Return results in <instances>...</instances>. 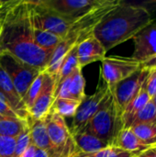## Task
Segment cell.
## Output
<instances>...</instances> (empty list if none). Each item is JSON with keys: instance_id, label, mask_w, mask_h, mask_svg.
I'll return each mask as SVG.
<instances>
[{"instance_id": "74e56055", "label": "cell", "mask_w": 156, "mask_h": 157, "mask_svg": "<svg viewBox=\"0 0 156 157\" xmlns=\"http://www.w3.org/2000/svg\"><path fill=\"white\" fill-rule=\"evenodd\" d=\"M15 2V0H9V1H0V10L9 6Z\"/></svg>"}, {"instance_id": "4316f807", "label": "cell", "mask_w": 156, "mask_h": 157, "mask_svg": "<svg viewBox=\"0 0 156 157\" xmlns=\"http://www.w3.org/2000/svg\"><path fill=\"white\" fill-rule=\"evenodd\" d=\"M138 154L130 153L116 146H108L105 149L91 154H86L75 150L71 157H135Z\"/></svg>"}, {"instance_id": "7a4b0ae2", "label": "cell", "mask_w": 156, "mask_h": 157, "mask_svg": "<svg viewBox=\"0 0 156 157\" xmlns=\"http://www.w3.org/2000/svg\"><path fill=\"white\" fill-rule=\"evenodd\" d=\"M153 21V17L144 7L120 1L97 25L93 35L108 52L133 39Z\"/></svg>"}, {"instance_id": "f35d334b", "label": "cell", "mask_w": 156, "mask_h": 157, "mask_svg": "<svg viewBox=\"0 0 156 157\" xmlns=\"http://www.w3.org/2000/svg\"><path fill=\"white\" fill-rule=\"evenodd\" d=\"M16 1H17V0H15V2H16ZM15 2H14V3H15ZM14 3H13V4H14ZM13 4H12V5H13ZM12 5H10L9 6H7V7H6V8L2 9V10H0V23L3 21V19H4V17H5V15H6V10H7V9H8V8H9V7H10Z\"/></svg>"}, {"instance_id": "ba28073f", "label": "cell", "mask_w": 156, "mask_h": 157, "mask_svg": "<svg viewBox=\"0 0 156 157\" xmlns=\"http://www.w3.org/2000/svg\"><path fill=\"white\" fill-rule=\"evenodd\" d=\"M148 74L149 69L141 66L136 72L118 83L114 88L110 90L120 117L127 106L140 92Z\"/></svg>"}, {"instance_id": "8992f818", "label": "cell", "mask_w": 156, "mask_h": 157, "mask_svg": "<svg viewBox=\"0 0 156 157\" xmlns=\"http://www.w3.org/2000/svg\"><path fill=\"white\" fill-rule=\"evenodd\" d=\"M0 65L8 75L18 95L24 98L29 87L43 71L30 66L8 53H0Z\"/></svg>"}, {"instance_id": "7c38bea8", "label": "cell", "mask_w": 156, "mask_h": 157, "mask_svg": "<svg viewBox=\"0 0 156 157\" xmlns=\"http://www.w3.org/2000/svg\"><path fill=\"white\" fill-rule=\"evenodd\" d=\"M45 73L42 89L35 100L33 106L29 110V120H40L44 118L51 110L54 102L55 91V77Z\"/></svg>"}, {"instance_id": "44dd1931", "label": "cell", "mask_w": 156, "mask_h": 157, "mask_svg": "<svg viewBox=\"0 0 156 157\" xmlns=\"http://www.w3.org/2000/svg\"><path fill=\"white\" fill-rule=\"evenodd\" d=\"M29 128L28 121L19 118L0 116V135L17 138Z\"/></svg>"}, {"instance_id": "e0dca14e", "label": "cell", "mask_w": 156, "mask_h": 157, "mask_svg": "<svg viewBox=\"0 0 156 157\" xmlns=\"http://www.w3.org/2000/svg\"><path fill=\"white\" fill-rule=\"evenodd\" d=\"M29 129L31 144L38 149L54 152L47 132L44 118L40 120H29Z\"/></svg>"}, {"instance_id": "ab89813d", "label": "cell", "mask_w": 156, "mask_h": 157, "mask_svg": "<svg viewBox=\"0 0 156 157\" xmlns=\"http://www.w3.org/2000/svg\"><path fill=\"white\" fill-rule=\"evenodd\" d=\"M152 100H153V102L154 103V105H155V107H156V96L154 98H152Z\"/></svg>"}, {"instance_id": "6da1fadb", "label": "cell", "mask_w": 156, "mask_h": 157, "mask_svg": "<svg viewBox=\"0 0 156 157\" xmlns=\"http://www.w3.org/2000/svg\"><path fill=\"white\" fill-rule=\"evenodd\" d=\"M8 53L21 62L44 71L53 51L40 48L34 40L33 24L26 0H17L6 12L0 27V53Z\"/></svg>"}, {"instance_id": "ffe728a7", "label": "cell", "mask_w": 156, "mask_h": 157, "mask_svg": "<svg viewBox=\"0 0 156 157\" xmlns=\"http://www.w3.org/2000/svg\"><path fill=\"white\" fill-rule=\"evenodd\" d=\"M150 100H151V98L149 97V95L147 93L146 86H145V82H144V84L143 85V86H142L140 92L138 93V95L131 101V103L127 106V108L125 109L124 112L121 115V121H122L123 129H127L131 120Z\"/></svg>"}, {"instance_id": "9c48e42d", "label": "cell", "mask_w": 156, "mask_h": 157, "mask_svg": "<svg viewBox=\"0 0 156 157\" xmlns=\"http://www.w3.org/2000/svg\"><path fill=\"white\" fill-rule=\"evenodd\" d=\"M109 91V88L104 83V85L101 86H98L97 91L93 95L86 96L81 101L74 116L73 117L72 126L69 128L71 135L79 133L85 129V127L102 105Z\"/></svg>"}, {"instance_id": "d590c367", "label": "cell", "mask_w": 156, "mask_h": 157, "mask_svg": "<svg viewBox=\"0 0 156 157\" xmlns=\"http://www.w3.org/2000/svg\"><path fill=\"white\" fill-rule=\"evenodd\" d=\"M55 152V151H54ZM54 152H49L46 150H41V149H37L34 157H50Z\"/></svg>"}, {"instance_id": "52a82bcc", "label": "cell", "mask_w": 156, "mask_h": 157, "mask_svg": "<svg viewBox=\"0 0 156 157\" xmlns=\"http://www.w3.org/2000/svg\"><path fill=\"white\" fill-rule=\"evenodd\" d=\"M101 62V76L109 90L141 67V63L131 57L109 56L105 57Z\"/></svg>"}, {"instance_id": "277c9868", "label": "cell", "mask_w": 156, "mask_h": 157, "mask_svg": "<svg viewBox=\"0 0 156 157\" xmlns=\"http://www.w3.org/2000/svg\"><path fill=\"white\" fill-rule=\"evenodd\" d=\"M123 129L121 117L109 91L102 105L81 132L90 133L113 146L118 133Z\"/></svg>"}, {"instance_id": "9a60e30c", "label": "cell", "mask_w": 156, "mask_h": 157, "mask_svg": "<svg viewBox=\"0 0 156 157\" xmlns=\"http://www.w3.org/2000/svg\"><path fill=\"white\" fill-rule=\"evenodd\" d=\"M0 94L7 100L14 112L22 120L29 121V114L22 98L18 95L8 75L0 65Z\"/></svg>"}, {"instance_id": "f1b7e54d", "label": "cell", "mask_w": 156, "mask_h": 157, "mask_svg": "<svg viewBox=\"0 0 156 157\" xmlns=\"http://www.w3.org/2000/svg\"><path fill=\"white\" fill-rule=\"evenodd\" d=\"M30 144H31V139L29 134V129L28 128L19 136L16 138V147H15L14 157L21 156Z\"/></svg>"}, {"instance_id": "1f68e13d", "label": "cell", "mask_w": 156, "mask_h": 157, "mask_svg": "<svg viewBox=\"0 0 156 157\" xmlns=\"http://www.w3.org/2000/svg\"><path fill=\"white\" fill-rule=\"evenodd\" d=\"M75 150L76 147L71 136V138L67 141V143L63 147H62L59 150H56L50 157H71L75 152Z\"/></svg>"}, {"instance_id": "60d3db41", "label": "cell", "mask_w": 156, "mask_h": 157, "mask_svg": "<svg viewBox=\"0 0 156 157\" xmlns=\"http://www.w3.org/2000/svg\"><path fill=\"white\" fill-rule=\"evenodd\" d=\"M1 24H2V22H1V23H0V27H1Z\"/></svg>"}, {"instance_id": "8fae6325", "label": "cell", "mask_w": 156, "mask_h": 157, "mask_svg": "<svg viewBox=\"0 0 156 157\" xmlns=\"http://www.w3.org/2000/svg\"><path fill=\"white\" fill-rule=\"evenodd\" d=\"M104 0H44L59 13L78 19L103 3Z\"/></svg>"}, {"instance_id": "603a6c76", "label": "cell", "mask_w": 156, "mask_h": 157, "mask_svg": "<svg viewBox=\"0 0 156 157\" xmlns=\"http://www.w3.org/2000/svg\"><path fill=\"white\" fill-rule=\"evenodd\" d=\"M33 37L35 43L45 51H53L62 41V38L38 27L33 26Z\"/></svg>"}, {"instance_id": "836d02e7", "label": "cell", "mask_w": 156, "mask_h": 157, "mask_svg": "<svg viewBox=\"0 0 156 157\" xmlns=\"http://www.w3.org/2000/svg\"><path fill=\"white\" fill-rule=\"evenodd\" d=\"M135 157H156V144L139 153Z\"/></svg>"}, {"instance_id": "4dcf8cb0", "label": "cell", "mask_w": 156, "mask_h": 157, "mask_svg": "<svg viewBox=\"0 0 156 157\" xmlns=\"http://www.w3.org/2000/svg\"><path fill=\"white\" fill-rule=\"evenodd\" d=\"M145 86L151 99L154 98L156 96V67L149 69V74L145 81Z\"/></svg>"}, {"instance_id": "5b68a950", "label": "cell", "mask_w": 156, "mask_h": 157, "mask_svg": "<svg viewBox=\"0 0 156 157\" xmlns=\"http://www.w3.org/2000/svg\"><path fill=\"white\" fill-rule=\"evenodd\" d=\"M28 3L33 26L50 31L62 39L77 20L59 13L48 6L44 0L28 1Z\"/></svg>"}, {"instance_id": "f546056e", "label": "cell", "mask_w": 156, "mask_h": 157, "mask_svg": "<svg viewBox=\"0 0 156 157\" xmlns=\"http://www.w3.org/2000/svg\"><path fill=\"white\" fill-rule=\"evenodd\" d=\"M16 138L0 135V157H14Z\"/></svg>"}, {"instance_id": "83f0119b", "label": "cell", "mask_w": 156, "mask_h": 157, "mask_svg": "<svg viewBox=\"0 0 156 157\" xmlns=\"http://www.w3.org/2000/svg\"><path fill=\"white\" fill-rule=\"evenodd\" d=\"M44 76H45V73L43 71L33 81V83L30 85V86L29 87L27 93L25 94V96L23 98V102H24L25 107L28 109V111L33 106L35 100L37 99V98L39 97V95L42 89L43 82H44Z\"/></svg>"}, {"instance_id": "3957f363", "label": "cell", "mask_w": 156, "mask_h": 157, "mask_svg": "<svg viewBox=\"0 0 156 157\" xmlns=\"http://www.w3.org/2000/svg\"><path fill=\"white\" fill-rule=\"evenodd\" d=\"M120 2V0H104L100 6L78 18L71 26L66 35L54 50L51 59L44 72L55 77L66 54L72 49L77 47L83 40L93 35L97 25Z\"/></svg>"}, {"instance_id": "d4e9b609", "label": "cell", "mask_w": 156, "mask_h": 157, "mask_svg": "<svg viewBox=\"0 0 156 157\" xmlns=\"http://www.w3.org/2000/svg\"><path fill=\"white\" fill-rule=\"evenodd\" d=\"M156 121V107L151 99L142 109H140L135 116L131 120L127 129H131L134 126L143 123H150Z\"/></svg>"}, {"instance_id": "cb8c5ba5", "label": "cell", "mask_w": 156, "mask_h": 157, "mask_svg": "<svg viewBox=\"0 0 156 157\" xmlns=\"http://www.w3.org/2000/svg\"><path fill=\"white\" fill-rule=\"evenodd\" d=\"M131 130L144 145L153 146L156 144V121L139 124Z\"/></svg>"}, {"instance_id": "8d00e7d4", "label": "cell", "mask_w": 156, "mask_h": 157, "mask_svg": "<svg viewBox=\"0 0 156 157\" xmlns=\"http://www.w3.org/2000/svg\"><path fill=\"white\" fill-rule=\"evenodd\" d=\"M143 5H146V6L149 5V6H141L144 7L151 14V16L154 12H156V2H147V3H143Z\"/></svg>"}, {"instance_id": "ac0fdd59", "label": "cell", "mask_w": 156, "mask_h": 157, "mask_svg": "<svg viewBox=\"0 0 156 157\" xmlns=\"http://www.w3.org/2000/svg\"><path fill=\"white\" fill-rule=\"evenodd\" d=\"M76 147V151L91 154L110 146L105 141L87 132H79L74 135H71Z\"/></svg>"}, {"instance_id": "e575fe53", "label": "cell", "mask_w": 156, "mask_h": 157, "mask_svg": "<svg viewBox=\"0 0 156 157\" xmlns=\"http://www.w3.org/2000/svg\"><path fill=\"white\" fill-rule=\"evenodd\" d=\"M141 66L146 69H151V68H154L156 67V56L148 60L147 62H144L143 63H141Z\"/></svg>"}, {"instance_id": "d6986e66", "label": "cell", "mask_w": 156, "mask_h": 157, "mask_svg": "<svg viewBox=\"0 0 156 157\" xmlns=\"http://www.w3.org/2000/svg\"><path fill=\"white\" fill-rule=\"evenodd\" d=\"M113 146L133 154H139L150 147L144 145L131 129H122L118 133Z\"/></svg>"}, {"instance_id": "484cf974", "label": "cell", "mask_w": 156, "mask_h": 157, "mask_svg": "<svg viewBox=\"0 0 156 157\" xmlns=\"http://www.w3.org/2000/svg\"><path fill=\"white\" fill-rule=\"evenodd\" d=\"M80 101L73 100V99H67V98H57L54 99V102L52 103L51 111H54L61 115L62 117L65 118H73L80 105Z\"/></svg>"}, {"instance_id": "2e32d148", "label": "cell", "mask_w": 156, "mask_h": 157, "mask_svg": "<svg viewBox=\"0 0 156 157\" xmlns=\"http://www.w3.org/2000/svg\"><path fill=\"white\" fill-rule=\"evenodd\" d=\"M76 52L78 64L81 69L94 62L102 61L106 57L107 52L100 41L94 35L83 40L76 47Z\"/></svg>"}, {"instance_id": "5bb4252c", "label": "cell", "mask_w": 156, "mask_h": 157, "mask_svg": "<svg viewBox=\"0 0 156 157\" xmlns=\"http://www.w3.org/2000/svg\"><path fill=\"white\" fill-rule=\"evenodd\" d=\"M86 80L82 69L77 67L54 91V98L82 101L86 97Z\"/></svg>"}, {"instance_id": "4fadbf2b", "label": "cell", "mask_w": 156, "mask_h": 157, "mask_svg": "<svg viewBox=\"0 0 156 157\" xmlns=\"http://www.w3.org/2000/svg\"><path fill=\"white\" fill-rule=\"evenodd\" d=\"M44 121L50 142L54 151L63 147L71 138L70 130L64 118L58 113L50 110V112L44 117Z\"/></svg>"}, {"instance_id": "30bf717a", "label": "cell", "mask_w": 156, "mask_h": 157, "mask_svg": "<svg viewBox=\"0 0 156 157\" xmlns=\"http://www.w3.org/2000/svg\"><path fill=\"white\" fill-rule=\"evenodd\" d=\"M134 51L131 58L143 63L156 56V20L141 30L133 39Z\"/></svg>"}, {"instance_id": "7402d4cb", "label": "cell", "mask_w": 156, "mask_h": 157, "mask_svg": "<svg viewBox=\"0 0 156 157\" xmlns=\"http://www.w3.org/2000/svg\"><path fill=\"white\" fill-rule=\"evenodd\" d=\"M79 67L78 64V58H77V52L76 47L72 49L64 57L59 71L55 76V89L77 68Z\"/></svg>"}, {"instance_id": "d6a6232c", "label": "cell", "mask_w": 156, "mask_h": 157, "mask_svg": "<svg viewBox=\"0 0 156 157\" xmlns=\"http://www.w3.org/2000/svg\"><path fill=\"white\" fill-rule=\"evenodd\" d=\"M0 116L9 118H19L12 109L7 100L0 94ZM20 119V118H19ZM22 120V119H21Z\"/></svg>"}]
</instances>
